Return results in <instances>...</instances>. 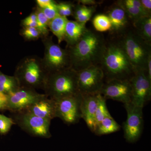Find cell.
<instances>
[{
    "instance_id": "obj_1",
    "label": "cell",
    "mask_w": 151,
    "mask_h": 151,
    "mask_svg": "<svg viewBox=\"0 0 151 151\" xmlns=\"http://www.w3.org/2000/svg\"><path fill=\"white\" fill-rule=\"evenodd\" d=\"M105 44L103 34L87 29L76 43L66 49L70 68L77 72L92 65H99Z\"/></svg>"
},
{
    "instance_id": "obj_2",
    "label": "cell",
    "mask_w": 151,
    "mask_h": 151,
    "mask_svg": "<svg viewBox=\"0 0 151 151\" xmlns=\"http://www.w3.org/2000/svg\"><path fill=\"white\" fill-rule=\"evenodd\" d=\"M99 65L104 73L105 82L114 79L130 81L135 74L129 58L114 38L106 41Z\"/></svg>"
},
{
    "instance_id": "obj_3",
    "label": "cell",
    "mask_w": 151,
    "mask_h": 151,
    "mask_svg": "<svg viewBox=\"0 0 151 151\" xmlns=\"http://www.w3.org/2000/svg\"><path fill=\"white\" fill-rule=\"evenodd\" d=\"M113 38L122 47L135 73L140 71L146 72L148 60L151 55V44L140 37L133 27Z\"/></svg>"
},
{
    "instance_id": "obj_4",
    "label": "cell",
    "mask_w": 151,
    "mask_h": 151,
    "mask_svg": "<svg viewBox=\"0 0 151 151\" xmlns=\"http://www.w3.org/2000/svg\"><path fill=\"white\" fill-rule=\"evenodd\" d=\"M43 89L47 97L54 100L78 94L77 72L68 68L48 73Z\"/></svg>"
},
{
    "instance_id": "obj_5",
    "label": "cell",
    "mask_w": 151,
    "mask_h": 151,
    "mask_svg": "<svg viewBox=\"0 0 151 151\" xmlns=\"http://www.w3.org/2000/svg\"><path fill=\"white\" fill-rule=\"evenodd\" d=\"M47 74L42 59L37 57L29 56L25 58L19 63L14 76L20 87L35 90L43 89Z\"/></svg>"
},
{
    "instance_id": "obj_6",
    "label": "cell",
    "mask_w": 151,
    "mask_h": 151,
    "mask_svg": "<svg viewBox=\"0 0 151 151\" xmlns=\"http://www.w3.org/2000/svg\"><path fill=\"white\" fill-rule=\"evenodd\" d=\"M44 43L45 49L42 61L48 74L70 68L69 55L66 49L61 48L50 38L45 39Z\"/></svg>"
},
{
    "instance_id": "obj_7",
    "label": "cell",
    "mask_w": 151,
    "mask_h": 151,
    "mask_svg": "<svg viewBox=\"0 0 151 151\" xmlns=\"http://www.w3.org/2000/svg\"><path fill=\"white\" fill-rule=\"evenodd\" d=\"M12 119L15 124L32 136L46 139L52 137L50 131L51 121L25 111L13 113Z\"/></svg>"
},
{
    "instance_id": "obj_8",
    "label": "cell",
    "mask_w": 151,
    "mask_h": 151,
    "mask_svg": "<svg viewBox=\"0 0 151 151\" xmlns=\"http://www.w3.org/2000/svg\"><path fill=\"white\" fill-rule=\"evenodd\" d=\"M77 75L78 92L81 95L100 93L105 83V78L100 65H92L77 71Z\"/></svg>"
},
{
    "instance_id": "obj_9",
    "label": "cell",
    "mask_w": 151,
    "mask_h": 151,
    "mask_svg": "<svg viewBox=\"0 0 151 151\" xmlns=\"http://www.w3.org/2000/svg\"><path fill=\"white\" fill-rule=\"evenodd\" d=\"M82 96L80 93L55 100L56 118H59L68 125L77 124L81 119V103Z\"/></svg>"
},
{
    "instance_id": "obj_10",
    "label": "cell",
    "mask_w": 151,
    "mask_h": 151,
    "mask_svg": "<svg viewBox=\"0 0 151 151\" xmlns=\"http://www.w3.org/2000/svg\"><path fill=\"white\" fill-rule=\"evenodd\" d=\"M127 119L123 125L124 137L127 142L134 143L139 140L144 127L143 108L129 103L124 104Z\"/></svg>"
},
{
    "instance_id": "obj_11",
    "label": "cell",
    "mask_w": 151,
    "mask_h": 151,
    "mask_svg": "<svg viewBox=\"0 0 151 151\" xmlns=\"http://www.w3.org/2000/svg\"><path fill=\"white\" fill-rule=\"evenodd\" d=\"M7 95L6 108L13 113L26 111L36 102L46 96L35 89L19 87Z\"/></svg>"
},
{
    "instance_id": "obj_12",
    "label": "cell",
    "mask_w": 151,
    "mask_h": 151,
    "mask_svg": "<svg viewBox=\"0 0 151 151\" xmlns=\"http://www.w3.org/2000/svg\"><path fill=\"white\" fill-rule=\"evenodd\" d=\"M132 86L131 103L143 108L151 99V81L145 71H138L130 81Z\"/></svg>"
},
{
    "instance_id": "obj_13",
    "label": "cell",
    "mask_w": 151,
    "mask_h": 151,
    "mask_svg": "<svg viewBox=\"0 0 151 151\" xmlns=\"http://www.w3.org/2000/svg\"><path fill=\"white\" fill-rule=\"evenodd\" d=\"M100 93L106 100L111 99L127 104L132 100V86L130 81L110 80L105 82Z\"/></svg>"
},
{
    "instance_id": "obj_14",
    "label": "cell",
    "mask_w": 151,
    "mask_h": 151,
    "mask_svg": "<svg viewBox=\"0 0 151 151\" xmlns=\"http://www.w3.org/2000/svg\"><path fill=\"white\" fill-rule=\"evenodd\" d=\"M106 15L111 23L109 31L113 37L120 35L132 24V21L124 10L116 4L109 9Z\"/></svg>"
},
{
    "instance_id": "obj_15",
    "label": "cell",
    "mask_w": 151,
    "mask_h": 151,
    "mask_svg": "<svg viewBox=\"0 0 151 151\" xmlns=\"http://www.w3.org/2000/svg\"><path fill=\"white\" fill-rule=\"evenodd\" d=\"M100 93L82 95L81 103V119H84L89 130L94 133L96 127L95 113Z\"/></svg>"
},
{
    "instance_id": "obj_16",
    "label": "cell",
    "mask_w": 151,
    "mask_h": 151,
    "mask_svg": "<svg viewBox=\"0 0 151 151\" xmlns=\"http://www.w3.org/2000/svg\"><path fill=\"white\" fill-rule=\"evenodd\" d=\"M24 111L51 121L56 118L55 101L49 98L47 96H45Z\"/></svg>"
},
{
    "instance_id": "obj_17",
    "label": "cell",
    "mask_w": 151,
    "mask_h": 151,
    "mask_svg": "<svg viewBox=\"0 0 151 151\" xmlns=\"http://www.w3.org/2000/svg\"><path fill=\"white\" fill-rule=\"evenodd\" d=\"M86 25L74 21H68L65 26L64 40L67 43V47L76 43L86 30Z\"/></svg>"
},
{
    "instance_id": "obj_18",
    "label": "cell",
    "mask_w": 151,
    "mask_h": 151,
    "mask_svg": "<svg viewBox=\"0 0 151 151\" xmlns=\"http://www.w3.org/2000/svg\"><path fill=\"white\" fill-rule=\"evenodd\" d=\"M138 35L147 43L151 44V16L142 17L132 22Z\"/></svg>"
},
{
    "instance_id": "obj_19",
    "label": "cell",
    "mask_w": 151,
    "mask_h": 151,
    "mask_svg": "<svg viewBox=\"0 0 151 151\" xmlns=\"http://www.w3.org/2000/svg\"><path fill=\"white\" fill-rule=\"evenodd\" d=\"M121 127L111 116L105 118L96 126L94 133L98 136L118 132Z\"/></svg>"
},
{
    "instance_id": "obj_20",
    "label": "cell",
    "mask_w": 151,
    "mask_h": 151,
    "mask_svg": "<svg viewBox=\"0 0 151 151\" xmlns=\"http://www.w3.org/2000/svg\"><path fill=\"white\" fill-rule=\"evenodd\" d=\"M68 21L67 17L58 15L49 22L48 27L57 38L58 43L64 40L65 26Z\"/></svg>"
},
{
    "instance_id": "obj_21",
    "label": "cell",
    "mask_w": 151,
    "mask_h": 151,
    "mask_svg": "<svg viewBox=\"0 0 151 151\" xmlns=\"http://www.w3.org/2000/svg\"><path fill=\"white\" fill-rule=\"evenodd\" d=\"M96 10V6H87L78 4L73 8V14L76 21L81 24H86L91 19Z\"/></svg>"
},
{
    "instance_id": "obj_22",
    "label": "cell",
    "mask_w": 151,
    "mask_h": 151,
    "mask_svg": "<svg viewBox=\"0 0 151 151\" xmlns=\"http://www.w3.org/2000/svg\"><path fill=\"white\" fill-rule=\"evenodd\" d=\"M20 87L14 76L5 75L0 71V92L7 95Z\"/></svg>"
},
{
    "instance_id": "obj_23",
    "label": "cell",
    "mask_w": 151,
    "mask_h": 151,
    "mask_svg": "<svg viewBox=\"0 0 151 151\" xmlns=\"http://www.w3.org/2000/svg\"><path fill=\"white\" fill-rule=\"evenodd\" d=\"M115 4L124 10L132 21V23L133 22L142 17L148 16L143 9L135 6L129 4L126 2L125 0L116 1Z\"/></svg>"
},
{
    "instance_id": "obj_24",
    "label": "cell",
    "mask_w": 151,
    "mask_h": 151,
    "mask_svg": "<svg viewBox=\"0 0 151 151\" xmlns=\"http://www.w3.org/2000/svg\"><path fill=\"white\" fill-rule=\"evenodd\" d=\"M111 115L108 111L106 105V100L99 94L98 102L96 113H95V121L96 126L102 122L105 118L111 117Z\"/></svg>"
},
{
    "instance_id": "obj_25",
    "label": "cell",
    "mask_w": 151,
    "mask_h": 151,
    "mask_svg": "<svg viewBox=\"0 0 151 151\" xmlns=\"http://www.w3.org/2000/svg\"><path fill=\"white\" fill-rule=\"evenodd\" d=\"M92 23L94 28L97 31L104 32L111 29V23L106 15H97L93 18Z\"/></svg>"
},
{
    "instance_id": "obj_26",
    "label": "cell",
    "mask_w": 151,
    "mask_h": 151,
    "mask_svg": "<svg viewBox=\"0 0 151 151\" xmlns=\"http://www.w3.org/2000/svg\"><path fill=\"white\" fill-rule=\"evenodd\" d=\"M37 17V29L41 35L45 36L48 34V23L49 21L42 12V9L38 7L35 12Z\"/></svg>"
},
{
    "instance_id": "obj_27",
    "label": "cell",
    "mask_w": 151,
    "mask_h": 151,
    "mask_svg": "<svg viewBox=\"0 0 151 151\" xmlns=\"http://www.w3.org/2000/svg\"><path fill=\"white\" fill-rule=\"evenodd\" d=\"M56 6L58 15L66 17L73 15L74 6L70 3H59L56 4Z\"/></svg>"
},
{
    "instance_id": "obj_28",
    "label": "cell",
    "mask_w": 151,
    "mask_h": 151,
    "mask_svg": "<svg viewBox=\"0 0 151 151\" xmlns=\"http://www.w3.org/2000/svg\"><path fill=\"white\" fill-rule=\"evenodd\" d=\"M14 124H15L12 118L0 114V134H4L7 133Z\"/></svg>"
},
{
    "instance_id": "obj_29",
    "label": "cell",
    "mask_w": 151,
    "mask_h": 151,
    "mask_svg": "<svg viewBox=\"0 0 151 151\" xmlns=\"http://www.w3.org/2000/svg\"><path fill=\"white\" fill-rule=\"evenodd\" d=\"M22 35L27 40H35L41 35L40 32L36 28L25 27L22 31Z\"/></svg>"
},
{
    "instance_id": "obj_30",
    "label": "cell",
    "mask_w": 151,
    "mask_h": 151,
    "mask_svg": "<svg viewBox=\"0 0 151 151\" xmlns=\"http://www.w3.org/2000/svg\"><path fill=\"white\" fill-rule=\"evenodd\" d=\"M56 4V3L54 1L46 8L42 9V12L49 21L58 15L57 11Z\"/></svg>"
},
{
    "instance_id": "obj_31",
    "label": "cell",
    "mask_w": 151,
    "mask_h": 151,
    "mask_svg": "<svg viewBox=\"0 0 151 151\" xmlns=\"http://www.w3.org/2000/svg\"><path fill=\"white\" fill-rule=\"evenodd\" d=\"M22 24L25 27L37 28V17L35 13L32 14L22 21Z\"/></svg>"
},
{
    "instance_id": "obj_32",
    "label": "cell",
    "mask_w": 151,
    "mask_h": 151,
    "mask_svg": "<svg viewBox=\"0 0 151 151\" xmlns=\"http://www.w3.org/2000/svg\"><path fill=\"white\" fill-rule=\"evenodd\" d=\"M143 10L148 16H151V0H140Z\"/></svg>"
},
{
    "instance_id": "obj_33",
    "label": "cell",
    "mask_w": 151,
    "mask_h": 151,
    "mask_svg": "<svg viewBox=\"0 0 151 151\" xmlns=\"http://www.w3.org/2000/svg\"><path fill=\"white\" fill-rule=\"evenodd\" d=\"M54 2L51 0H37L36 1L38 7L41 9L46 8Z\"/></svg>"
},
{
    "instance_id": "obj_34",
    "label": "cell",
    "mask_w": 151,
    "mask_h": 151,
    "mask_svg": "<svg viewBox=\"0 0 151 151\" xmlns=\"http://www.w3.org/2000/svg\"><path fill=\"white\" fill-rule=\"evenodd\" d=\"M78 4L82 5L85 6H97V4H99L98 1H94V0H79L78 1Z\"/></svg>"
},
{
    "instance_id": "obj_35",
    "label": "cell",
    "mask_w": 151,
    "mask_h": 151,
    "mask_svg": "<svg viewBox=\"0 0 151 151\" xmlns=\"http://www.w3.org/2000/svg\"><path fill=\"white\" fill-rule=\"evenodd\" d=\"M7 95L0 92V110H6Z\"/></svg>"
},
{
    "instance_id": "obj_36",
    "label": "cell",
    "mask_w": 151,
    "mask_h": 151,
    "mask_svg": "<svg viewBox=\"0 0 151 151\" xmlns=\"http://www.w3.org/2000/svg\"><path fill=\"white\" fill-rule=\"evenodd\" d=\"M146 73L149 80L151 81V55L149 57L146 68Z\"/></svg>"
}]
</instances>
